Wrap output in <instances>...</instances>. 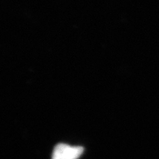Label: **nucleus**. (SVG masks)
Here are the masks:
<instances>
[{
    "label": "nucleus",
    "mask_w": 159,
    "mask_h": 159,
    "mask_svg": "<svg viewBox=\"0 0 159 159\" xmlns=\"http://www.w3.org/2000/svg\"><path fill=\"white\" fill-rule=\"evenodd\" d=\"M82 145L58 142L53 146L50 159H81L86 152Z\"/></svg>",
    "instance_id": "f257e3e1"
}]
</instances>
